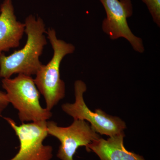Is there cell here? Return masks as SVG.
<instances>
[{"instance_id":"1","label":"cell","mask_w":160,"mask_h":160,"mask_svg":"<svg viewBox=\"0 0 160 160\" xmlns=\"http://www.w3.org/2000/svg\"><path fill=\"white\" fill-rule=\"evenodd\" d=\"M25 25L27 39L24 47L9 56L0 54V78H9L14 74L35 75L43 65L40 57L47 44L44 21L30 15Z\"/></svg>"},{"instance_id":"2","label":"cell","mask_w":160,"mask_h":160,"mask_svg":"<svg viewBox=\"0 0 160 160\" xmlns=\"http://www.w3.org/2000/svg\"><path fill=\"white\" fill-rule=\"evenodd\" d=\"M46 33L53 49V56L48 64L42 65L36 74L34 81L45 98L46 109L51 111L65 97L66 86L60 77L61 63L67 55L73 53L75 48L72 44L58 39L56 32L52 28H49Z\"/></svg>"},{"instance_id":"3","label":"cell","mask_w":160,"mask_h":160,"mask_svg":"<svg viewBox=\"0 0 160 160\" xmlns=\"http://www.w3.org/2000/svg\"><path fill=\"white\" fill-rule=\"evenodd\" d=\"M2 86L9 103L18 111L22 123L46 122L52 113L40 105V92L31 76L18 74L14 78H3Z\"/></svg>"},{"instance_id":"4","label":"cell","mask_w":160,"mask_h":160,"mask_svg":"<svg viewBox=\"0 0 160 160\" xmlns=\"http://www.w3.org/2000/svg\"><path fill=\"white\" fill-rule=\"evenodd\" d=\"M87 90L86 84L81 80L74 83L75 101L73 103H65L62 105L63 111L74 120H82L91 124L95 131L101 135L112 137L124 132L126 123L120 118L106 114L100 109L92 111L86 106L83 94Z\"/></svg>"},{"instance_id":"5","label":"cell","mask_w":160,"mask_h":160,"mask_svg":"<svg viewBox=\"0 0 160 160\" xmlns=\"http://www.w3.org/2000/svg\"><path fill=\"white\" fill-rule=\"evenodd\" d=\"M8 122L20 142V149L17 154L10 160H50L52 157L51 146L43 144L49 135L46 122L22 123L18 126L14 120L4 118Z\"/></svg>"},{"instance_id":"6","label":"cell","mask_w":160,"mask_h":160,"mask_svg":"<svg viewBox=\"0 0 160 160\" xmlns=\"http://www.w3.org/2000/svg\"><path fill=\"white\" fill-rule=\"evenodd\" d=\"M106 14L102 24L103 32L111 40L123 38L131 44L135 51H145L142 40L136 36L130 30L127 19L133 14L131 0H100Z\"/></svg>"},{"instance_id":"7","label":"cell","mask_w":160,"mask_h":160,"mask_svg":"<svg viewBox=\"0 0 160 160\" xmlns=\"http://www.w3.org/2000/svg\"><path fill=\"white\" fill-rule=\"evenodd\" d=\"M49 135L59 140L57 157L62 160H73V156L79 147L86 148L100 137L91 125L85 120H74L68 127H60L53 121L46 122Z\"/></svg>"},{"instance_id":"8","label":"cell","mask_w":160,"mask_h":160,"mask_svg":"<svg viewBox=\"0 0 160 160\" xmlns=\"http://www.w3.org/2000/svg\"><path fill=\"white\" fill-rule=\"evenodd\" d=\"M25 23L18 21L12 0H4L0 6V54L20 46Z\"/></svg>"},{"instance_id":"9","label":"cell","mask_w":160,"mask_h":160,"mask_svg":"<svg viewBox=\"0 0 160 160\" xmlns=\"http://www.w3.org/2000/svg\"><path fill=\"white\" fill-rule=\"evenodd\" d=\"M124 132L107 140L100 138L89 144L86 148L92 151L101 160H146L142 156L128 151L124 146Z\"/></svg>"},{"instance_id":"10","label":"cell","mask_w":160,"mask_h":160,"mask_svg":"<svg viewBox=\"0 0 160 160\" xmlns=\"http://www.w3.org/2000/svg\"><path fill=\"white\" fill-rule=\"evenodd\" d=\"M148 8L153 22L160 26V0H142Z\"/></svg>"},{"instance_id":"11","label":"cell","mask_w":160,"mask_h":160,"mask_svg":"<svg viewBox=\"0 0 160 160\" xmlns=\"http://www.w3.org/2000/svg\"><path fill=\"white\" fill-rule=\"evenodd\" d=\"M9 104L6 92L0 91V116Z\"/></svg>"}]
</instances>
